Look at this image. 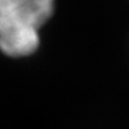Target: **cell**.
I'll return each mask as SVG.
<instances>
[{"label": "cell", "instance_id": "6da1fadb", "mask_svg": "<svg viewBox=\"0 0 129 129\" xmlns=\"http://www.w3.org/2000/svg\"><path fill=\"white\" fill-rule=\"evenodd\" d=\"M55 0H0V30H38L51 16Z\"/></svg>", "mask_w": 129, "mask_h": 129}, {"label": "cell", "instance_id": "7a4b0ae2", "mask_svg": "<svg viewBox=\"0 0 129 129\" xmlns=\"http://www.w3.org/2000/svg\"><path fill=\"white\" fill-rule=\"evenodd\" d=\"M40 44L38 30L7 29L0 30V50L11 57H25L36 51Z\"/></svg>", "mask_w": 129, "mask_h": 129}]
</instances>
